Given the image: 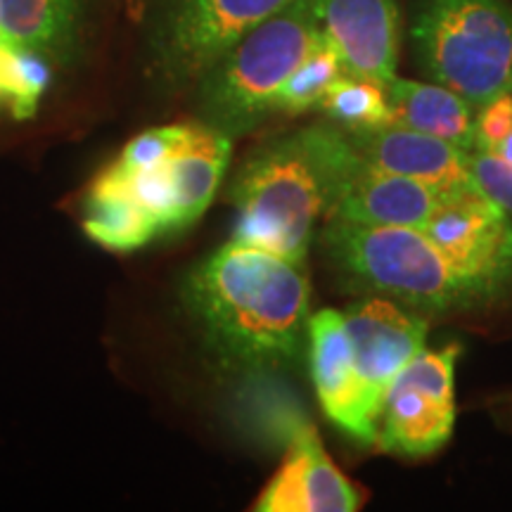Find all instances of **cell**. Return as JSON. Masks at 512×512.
<instances>
[{
  "label": "cell",
  "mask_w": 512,
  "mask_h": 512,
  "mask_svg": "<svg viewBox=\"0 0 512 512\" xmlns=\"http://www.w3.org/2000/svg\"><path fill=\"white\" fill-rule=\"evenodd\" d=\"M422 230L463 271L486 280L503 294L512 292L510 214L486 200L482 192L446 204Z\"/></svg>",
  "instance_id": "9"
},
{
  "label": "cell",
  "mask_w": 512,
  "mask_h": 512,
  "mask_svg": "<svg viewBox=\"0 0 512 512\" xmlns=\"http://www.w3.org/2000/svg\"><path fill=\"white\" fill-rule=\"evenodd\" d=\"M344 74L342 62L328 41H320L316 48L306 55V60L290 74L273 100V112L302 114L320 105L325 93L339 76Z\"/></svg>",
  "instance_id": "21"
},
{
  "label": "cell",
  "mask_w": 512,
  "mask_h": 512,
  "mask_svg": "<svg viewBox=\"0 0 512 512\" xmlns=\"http://www.w3.org/2000/svg\"><path fill=\"white\" fill-rule=\"evenodd\" d=\"M233 138L200 124H188L183 145L166 164L174 195V230L188 228L207 211L226 174Z\"/></svg>",
  "instance_id": "16"
},
{
  "label": "cell",
  "mask_w": 512,
  "mask_h": 512,
  "mask_svg": "<svg viewBox=\"0 0 512 512\" xmlns=\"http://www.w3.org/2000/svg\"><path fill=\"white\" fill-rule=\"evenodd\" d=\"M512 133V93H503L475 114V147L496 152Z\"/></svg>",
  "instance_id": "24"
},
{
  "label": "cell",
  "mask_w": 512,
  "mask_h": 512,
  "mask_svg": "<svg viewBox=\"0 0 512 512\" xmlns=\"http://www.w3.org/2000/svg\"><path fill=\"white\" fill-rule=\"evenodd\" d=\"M358 162L347 131L335 124L299 128L256 147L230 183L238 209L233 240L306 266L318 223L330 216Z\"/></svg>",
  "instance_id": "2"
},
{
  "label": "cell",
  "mask_w": 512,
  "mask_h": 512,
  "mask_svg": "<svg viewBox=\"0 0 512 512\" xmlns=\"http://www.w3.org/2000/svg\"><path fill=\"white\" fill-rule=\"evenodd\" d=\"M347 136L358 155L384 171L446 188H475L467 171V152L446 140L396 124L358 128L347 131Z\"/></svg>",
  "instance_id": "14"
},
{
  "label": "cell",
  "mask_w": 512,
  "mask_h": 512,
  "mask_svg": "<svg viewBox=\"0 0 512 512\" xmlns=\"http://www.w3.org/2000/svg\"><path fill=\"white\" fill-rule=\"evenodd\" d=\"M496 155H501V157L505 159V162H510V164H512V133H510L508 138L503 140V145L498 147V150H496Z\"/></svg>",
  "instance_id": "25"
},
{
  "label": "cell",
  "mask_w": 512,
  "mask_h": 512,
  "mask_svg": "<svg viewBox=\"0 0 512 512\" xmlns=\"http://www.w3.org/2000/svg\"><path fill=\"white\" fill-rule=\"evenodd\" d=\"M479 188H446L420 178L392 174L361 157L335 207L325 221H349L361 226L422 228L446 204L463 200Z\"/></svg>",
  "instance_id": "10"
},
{
  "label": "cell",
  "mask_w": 512,
  "mask_h": 512,
  "mask_svg": "<svg viewBox=\"0 0 512 512\" xmlns=\"http://www.w3.org/2000/svg\"><path fill=\"white\" fill-rule=\"evenodd\" d=\"M183 304L211 354L235 373L264 375L290 366L309 335L306 266L238 240L192 268Z\"/></svg>",
  "instance_id": "1"
},
{
  "label": "cell",
  "mask_w": 512,
  "mask_h": 512,
  "mask_svg": "<svg viewBox=\"0 0 512 512\" xmlns=\"http://www.w3.org/2000/svg\"><path fill=\"white\" fill-rule=\"evenodd\" d=\"M313 8L344 74L382 86L394 79L399 53L396 0H313Z\"/></svg>",
  "instance_id": "12"
},
{
  "label": "cell",
  "mask_w": 512,
  "mask_h": 512,
  "mask_svg": "<svg viewBox=\"0 0 512 512\" xmlns=\"http://www.w3.org/2000/svg\"><path fill=\"white\" fill-rule=\"evenodd\" d=\"M456 358V344L441 351L422 349L401 370L382 406L377 430L382 451L425 458L446 446L456 425Z\"/></svg>",
  "instance_id": "7"
},
{
  "label": "cell",
  "mask_w": 512,
  "mask_h": 512,
  "mask_svg": "<svg viewBox=\"0 0 512 512\" xmlns=\"http://www.w3.org/2000/svg\"><path fill=\"white\" fill-rule=\"evenodd\" d=\"M55 64L36 50L0 43V105L15 119H31L53 79Z\"/></svg>",
  "instance_id": "19"
},
{
  "label": "cell",
  "mask_w": 512,
  "mask_h": 512,
  "mask_svg": "<svg viewBox=\"0 0 512 512\" xmlns=\"http://www.w3.org/2000/svg\"><path fill=\"white\" fill-rule=\"evenodd\" d=\"M280 470L271 477L252 510L259 512H354L361 494L332 463L316 427L292 420Z\"/></svg>",
  "instance_id": "11"
},
{
  "label": "cell",
  "mask_w": 512,
  "mask_h": 512,
  "mask_svg": "<svg viewBox=\"0 0 512 512\" xmlns=\"http://www.w3.org/2000/svg\"><path fill=\"white\" fill-rule=\"evenodd\" d=\"M467 171L479 192L512 216V164L489 150L467 152Z\"/></svg>",
  "instance_id": "23"
},
{
  "label": "cell",
  "mask_w": 512,
  "mask_h": 512,
  "mask_svg": "<svg viewBox=\"0 0 512 512\" xmlns=\"http://www.w3.org/2000/svg\"><path fill=\"white\" fill-rule=\"evenodd\" d=\"M320 110L342 131L389 124L387 93L382 83L342 74L320 100Z\"/></svg>",
  "instance_id": "20"
},
{
  "label": "cell",
  "mask_w": 512,
  "mask_h": 512,
  "mask_svg": "<svg viewBox=\"0 0 512 512\" xmlns=\"http://www.w3.org/2000/svg\"><path fill=\"white\" fill-rule=\"evenodd\" d=\"M344 323L354 349L363 411L377 427L394 380L425 349L427 320L406 313L392 299L370 294L344 311Z\"/></svg>",
  "instance_id": "8"
},
{
  "label": "cell",
  "mask_w": 512,
  "mask_h": 512,
  "mask_svg": "<svg viewBox=\"0 0 512 512\" xmlns=\"http://www.w3.org/2000/svg\"><path fill=\"white\" fill-rule=\"evenodd\" d=\"M389 124L413 128L470 152L475 150V107L441 83H420L394 76L384 86Z\"/></svg>",
  "instance_id": "17"
},
{
  "label": "cell",
  "mask_w": 512,
  "mask_h": 512,
  "mask_svg": "<svg viewBox=\"0 0 512 512\" xmlns=\"http://www.w3.org/2000/svg\"><path fill=\"white\" fill-rule=\"evenodd\" d=\"M83 230L100 247L117 254L140 249L159 235L157 221L140 207V202L131 195L126 176L114 164L107 166L91 185Z\"/></svg>",
  "instance_id": "18"
},
{
  "label": "cell",
  "mask_w": 512,
  "mask_h": 512,
  "mask_svg": "<svg viewBox=\"0 0 512 512\" xmlns=\"http://www.w3.org/2000/svg\"><path fill=\"white\" fill-rule=\"evenodd\" d=\"M411 34L427 76L475 110L512 93L510 0H420Z\"/></svg>",
  "instance_id": "5"
},
{
  "label": "cell",
  "mask_w": 512,
  "mask_h": 512,
  "mask_svg": "<svg viewBox=\"0 0 512 512\" xmlns=\"http://www.w3.org/2000/svg\"><path fill=\"white\" fill-rule=\"evenodd\" d=\"M5 38L36 50L57 67H74L83 53L91 0H0Z\"/></svg>",
  "instance_id": "15"
},
{
  "label": "cell",
  "mask_w": 512,
  "mask_h": 512,
  "mask_svg": "<svg viewBox=\"0 0 512 512\" xmlns=\"http://www.w3.org/2000/svg\"><path fill=\"white\" fill-rule=\"evenodd\" d=\"M294 0H159L147 27V67L169 88L195 86L242 36Z\"/></svg>",
  "instance_id": "6"
},
{
  "label": "cell",
  "mask_w": 512,
  "mask_h": 512,
  "mask_svg": "<svg viewBox=\"0 0 512 512\" xmlns=\"http://www.w3.org/2000/svg\"><path fill=\"white\" fill-rule=\"evenodd\" d=\"M309 361L318 401L339 430L361 444H377V427L363 411L354 349L344 313L323 309L309 320Z\"/></svg>",
  "instance_id": "13"
},
{
  "label": "cell",
  "mask_w": 512,
  "mask_h": 512,
  "mask_svg": "<svg viewBox=\"0 0 512 512\" xmlns=\"http://www.w3.org/2000/svg\"><path fill=\"white\" fill-rule=\"evenodd\" d=\"M0 43H10L8 38H5V27H3V8H0Z\"/></svg>",
  "instance_id": "26"
},
{
  "label": "cell",
  "mask_w": 512,
  "mask_h": 512,
  "mask_svg": "<svg viewBox=\"0 0 512 512\" xmlns=\"http://www.w3.org/2000/svg\"><path fill=\"white\" fill-rule=\"evenodd\" d=\"M318 238L356 292L427 313L479 309L503 297L494 285L453 264L422 228L325 221Z\"/></svg>",
  "instance_id": "3"
},
{
  "label": "cell",
  "mask_w": 512,
  "mask_h": 512,
  "mask_svg": "<svg viewBox=\"0 0 512 512\" xmlns=\"http://www.w3.org/2000/svg\"><path fill=\"white\" fill-rule=\"evenodd\" d=\"M185 133H188V124L157 126L150 128V131H143L121 150V155L114 164L121 171H126V174L155 171L176 155L178 147L183 145Z\"/></svg>",
  "instance_id": "22"
},
{
  "label": "cell",
  "mask_w": 512,
  "mask_h": 512,
  "mask_svg": "<svg viewBox=\"0 0 512 512\" xmlns=\"http://www.w3.org/2000/svg\"><path fill=\"white\" fill-rule=\"evenodd\" d=\"M320 41L313 0H294L242 36L195 83L197 121L233 140L254 131L273 112L283 83Z\"/></svg>",
  "instance_id": "4"
}]
</instances>
